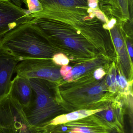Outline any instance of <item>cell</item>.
Segmentation results:
<instances>
[{"label":"cell","mask_w":133,"mask_h":133,"mask_svg":"<svg viewBox=\"0 0 133 133\" xmlns=\"http://www.w3.org/2000/svg\"><path fill=\"white\" fill-rule=\"evenodd\" d=\"M40 28L59 53L77 63L100 57L115 60L116 52L109 30L95 10H45L33 15Z\"/></svg>","instance_id":"obj_1"},{"label":"cell","mask_w":133,"mask_h":133,"mask_svg":"<svg viewBox=\"0 0 133 133\" xmlns=\"http://www.w3.org/2000/svg\"><path fill=\"white\" fill-rule=\"evenodd\" d=\"M0 47L8 51L19 62L29 59H52L59 53L32 21L5 34L0 41Z\"/></svg>","instance_id":"obj_2"},{"label":"cell","mask_w":133,"mask_h":133,"mask_svg":"<svg viewBox=\"0 0 133 133\" xmlns=\"http://www.w3.org/2000/svg\"><path fill=\"white\" fill-rule=\"evenodd\" d=\"M106 77L98 81L94 78L93 73L71 83L55 84V94L60 95L62 103L68 104L75 109L99 108L112 100L111 94L107 93L109 91L105 82Z\"/></svg>","instance_id":"obj_3"},{"label":"cell","mask_w":133,"mask_h":133,"mask_svg":"<svg viewBox=\"0 0 133 133\" xmlns=\"http://www.w3.org/2000/svg\"><path fill=\"white\" fill-rule=\"evenodd\" d=\"M33 90L32 101L27 108L31 123L36 125L62 112L57 100L54 84L36 78L29 79Z\"/></svg>","instance_id":"obj_4"},{"label":"cell","mask_w":133,"mask_h":133,"mask_svg":"<svg viewBox=\"0 0 133 133\" xmlns=\"http://www.w3.org/2000/svg\"><path fill=\"white\" fill-rule=\"evenodd\" d=\"M58 66L52 59H29L19 62L15 73L28 79L36 78L58 83L62 77Z\"/></svg>","instance_id":"obj_5"},{"label":"cell","mask_w":133,"mask_h":133,"mask_svg":"<svg viewBox=\"0 0 133 133\" xmlns=\"http://www.w3.org/2000/svg\"><path fill=\"white\" fill-rule=\"evenodd\" d=\"M116 54L118 69L129 82H132L133 62L131 60L125 42L129 31L125 27L123 21L118 20L109 30Z\"/></svg>","instance_id":"obj_6"},{"label":"cell","mask_w":133,"mask_h":133,"mask_svg":"<svg viewBox=\"0 0 133 133\" xmlns=\"http://www.w3.org/2000/svg\"><path fill=\"white\" fill-rule=\"evenodd\" d=\"M33 18L10 0H0V41L5 34Z\"/></svg>","instance_id":"obj_7"},{"label":"cell","mask_w":133,"mask_h":133,"mask_svg":"<svg viewBox=\"0 0 133 133\" xmlns=\"http://www.w3.org/2000/svg\"><path fill=\"white\" fill-rule=\"evenodd\" d=\"M107 102L104 104V109L94 115L110 130L124 131V111L121 103Z\"/></svg>","instance_id":"obj_8"},{"label":"cell","mask_w":133,"mask_h":133,"mask_svg":"<svg viewBox=\"0 0 133 133\" xmlns=\"http://www.w3.org/2000/svg\"><path fill=\"white\" fill-rule=\"evenodd\" d=\"M18 62L8 51L0 47V101L10 94L12 77Z\"/></svg>","instance_id":"obj_9"},{"label":"cell","mask_w":133,"mask_h":133,"mask_svg":"<svg viewBox=\"0 0 133 133\" xmlns=\"http://www.w3.org/2000/svg\"><path fill=\"white\" fill-rule=\"evenodd\" d=\"M10 95L23 107L27 108L32 101L33 90L29 80L17 74L11 82Z\"/></svg>","instance_id":"obj_10"},{"label":"cell","mask_w":133,"mask_h":133,"mask_svg":"<svg viewBox=\"0 0 133 133\" xmlns=\"http://www.w3.org/2000/svg\"><path fill=\"white\" fill-rule=\"evenodd\" d=\"M63 124L67 127L66 132L72 131L80 133H107L111 130L93 115Z\"/></svg>","instance_id":"obj_11"},{"label":"cell","mask_w":133,"mask_h":133,"mask_svg":"<svg viewBox=\"0 0 133 133\" xmlns=\"http://www.w3.org/2000/svg\"><path fill=\"white\" fill-rule=\"evenodd\" d=\"M43 11L65 9L73 11L88 10L94 0H39Z\"/></svg>","instance_id":"obj_12"},{"label":"cell","mask_w":133,"mask_h":133,"mask_svg":"<svg viewBox=\"0 0 133 133\" xmlns=\"http://www.w3.org/2000/svg\"><path fill=\"white\" fill-rule=\"evenodd\" d=\"M110 61L105 57H100L93 60L86 62L72 68L66 75L62 77L66 81H71L90 74L99 67L105 66Z\"/></svg>","instance_id":"obj_13"},{"label":"cell","mask_w":133,"mask_h":133,"mask_svg":"<svg viewBox=\"0 0 133 133\" xmlns=\"http://www.w3.org/2000/svg\"><path fill=\"white\" fill-rule=\"evenodd\" d=\"M104 104L100 108L96 109H79L67 114L58 116L50 122L49 125H58L84 118L100 111L104 109Z\"/></svg>","instance_id":"obj_14"},{"label":"cell","mask_w":133,"mask_h":133,"mask_svg":"<svg viewBox=\"0 0 133 133\" xmlns=\"http://www.w3.org/2000/svg\"><path fill=\"white\" fill-rule=\"evenodd\" d=\"M117 18L122 21L133 20V0H112Z\"/></svg>","instance_id":"obj_15"},{"label":"cell","mask_w":133,"mask_h":133,"mask_svg":"<svg viewBox=\"0 0 133 133\" xmlns=\"http://www.w3.org/2000/svg\"><path fill=\"white\" fill-rule=\"evenodd\" d=\"M26 5L27 9H26V13L28 15L38 13L43 10L42 4L39 0H21Z\"/></svg>","instance_id":"obj_16"},{"label":"cell","mask_w":133,"mask_h":133,"mask_svg":"<svg viewBox=\"0 0 133 133\" xmlns=\"http://www.w3.org/2000/svg\"><path fill=\"white\" fill-rule=\"evenodd\" d=\"M53 62L58 65L65 66L69 63V60L62 53H59L54 55L52 58Z\"/></svg>","instance_id":"obj_17"},{"label":"cell","mask_w":133,"mask_h":133,"mask_svg":"<svg viewBox=\"0 0 133 133\" xmlns=\"http://www.w3.org/2000/svg\"><path fill=\"white\" fill-rule=\"evenodd\" d=\"M120 75V78L117 83V88H119L121 91L127 92L129 87V83L122 74H121Z\"/></svg>","instance_id":"obj_18"},{"label":"cell","mask_w":133,"mask_h":133,"mask_svg":"<svg viewBox=\"0 0 133 133\" xmlns=\"http://www.w3.org/2000/svg\"><path fill=\"white\" fill-rule=\"evenodd\" d=\"M106 73L104 69V67H100L96 69L93 72V76L94 78L97 80L101 79L106 75Z\"/></svg>","instance_id":"obj_19"},{"label":"cell","mask_w":133,"mask_h":133,"mask_svg":"<svg viewBox=\"0 0 133 133\" xmlns=\"http://www.w3.org/2000/svg\"><path fill=\"white\" fill-rule=\"evenodd\" d=\"M129 37V35H126L125 37V43H126V47H127L128 53H129V55L131 60L132 61L133 57L132 45V43L130 42V39Z\"/></svg>","instance_id":"obj_20"},{"label":"cell","mask_w":133,"mask_h":133,"mask_svg":"<svg viewBox=\"0 0 133 133\" xmlns=\"http://www.w3.org/2000/svg\"><path fill=\"white\" fill-rule=\"evenodd\" d=\"M72 69V68L71 66H66V65L62 66L60 70V74L62 77L65 76Z\"/></svg>","instance_id":"obj_21"},{"label":"cell","mask_w":133,"mask_h":133,"mask_svg":"<svg viewBox=\"0 0 133 133\" xmlns=\"http://www.w3.org/2000/svg\"><path fill=\"white\" fill-rule=\"evenodd\" d=\"M13 4H15L16 6L21 8L22 6V2L21 0H10Z\"/></svg>","instance_id":"obj_22"},{"label":"cell","mask_w":133,"mask_h":133,"mask_svg":"<svg viewBox=\"0 0 133 133\" xmlns=\"http://www.w3.org/2000/svg\"><path fill=\"white\" fill-rule=\"evenodd\" d=\"M107 133H125V132L124 131L112 130H110Z\"/></svg>","instance_id":"obj_23"}]
</instances>
